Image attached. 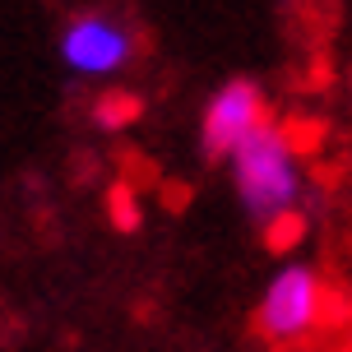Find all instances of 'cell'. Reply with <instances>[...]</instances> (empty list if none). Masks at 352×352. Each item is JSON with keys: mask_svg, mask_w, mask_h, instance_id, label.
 <instances>
[{"mask_svg": "<svg viewBox=\"0 0 352 352\" xmlns=\"http://www.w3.org/2000/svg\"><path fill=\"white\" fill-rule=\"evenodd\" d=\"M228 162H232V186L260 228L301 204V148L287 140L283 125L264 121L255 135H246L232 148Z\"/></svg>", "mask_w": 352, "mask_h": 352, "instance_id": "1", "label": "cell"}, {"mask_svg": "<svg viewBox=\"0 0 352 352\" xmlns=\"http://www.w3.org/2000/svg\"><path fill=\"white\" fill-rule=\"evenodd\" d=\"M324 306H329V292H324V278L316 269L311 264H283L255 306V329L269 343H301L320 329Z\"/></svg>", "mask_w": 352, "mask_h": 352, "instance_id": "2", "label": "cell"}, {"mask_svg": "<svg viewBox=\"0 0 352 352\" xmlns=\"http://www.w3.org/2000/svg\"><path fill=\"white\" fill-rule=\"evenodd\" d=\"M269 121V98L255 79H228V84L204 102V116H199V144L209 158H228L236 144L255 135L260 125Z\"/></svg>", "mask_w": 352, "mask_h": 352, "instance_id": "3", "label": "cell"}, {"mask_svg": "<svg viewBox=\"0 0 352 352\" xmlns=\"http://www.w3.org/2000/svg\"><path fill=\"white\" fill-rule=\"evenodd\" d=\"M130 56H135L130 28L107 14H79L60 33V60L79 79H107V74L125 70Z\"/></svg>", "mask_w": 352, "mask_h": 352, "instance_id": "4", "label": "cell"}, {"mask_svg": "<svg viewBox=\"0 0 352 352\" xmlns=\"http://www.w3.org/2000/svg\"><path fill=\"white\" fill-rule=\"evenodd\" d=\"M144 111V98L140 93H125V88H111L102 93L98 102H93V121L102 125V130H125V125H135Z\"/></svg>", "mask_w": 352, "mask_h": 352, "instance_id": "5", "label": "cell"}, {"mask_svg": "<svg viewBox=\"0 0 352 352\" xmlns=\"http://www.w3.org/2000/svg\"><path fill=\"white\" fill-rule=\"evenodd\" d=\"M107 218H111L116 232H140V223H144L140 195L130 190V186H111V190H107Z\"/></svg>", "mask_w": 352, "mask_h": 352, "instance_id": "6", "label": "cell"}, {"mask_svg": "<svg viewBox=\"0 0 352 352\" xmlns=\"http://www.w3.org/2000/svg\"><path fill=\"white\" fill-rule=\"evenodd\" d=\"M301 236H306V213L301 209H287V213H278V218L264 223V241H269V250H292Z\"/></svg>", "mask_w": 352, "mask_h": 352, "instance_id": "7", "label": "cell"}]
</instances>
